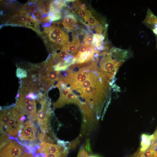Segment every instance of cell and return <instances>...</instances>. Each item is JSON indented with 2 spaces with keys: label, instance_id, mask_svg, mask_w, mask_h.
Wrapping results in <instances>:
<instances>
[{
  "label": "cell",
  "instance_id": "obj_1",
  "mask_svg": "<svg viewBox=\"0 0 157 157\" xmlns=\"http://www.w3.org/2000/svg\"><path fill=\"white\" fill-rule=\"evenodd\" d=\"M10 119L6 126L1 131L13 137H15L21 129L25 117L23 114L17 112L15 108L10 109Z\"/></svg>",
  "mask_w": 157,
  "mask_h": 157
},
{
  "label": "cell",
  "instance_id": "obj_2",
  "mask_svg": "<svg viewBox=\"0 0 157 157\" xmlns=\"http://www.w3.org/2000/svg\"><path fill=\"white\" fill-rule=\"evenodd\" d=\"M1 143L0 157H20L22 155V149L17 142L8 140Z\"/></svg>",
  "mask_w": 157,
  "mask_h": 157
},
{
  "label": "cell",
  "instance_id": "obj_3",
  "mask_svg": "<svg viewBox=\"0 0 157 157\" xmlns=\"http://www.w3.org/2000/svg\"><path fill=\"white\" fill-rule=\"evenodd\" d=\"M46 99L40 101L41 105V109L39 110L37 115V122L42 131L47 130L49 123L51 110L49 108V103H47Z\"/></svg>",
  "mask_w": 157,
  "mask_h": 157
},
{
  "label": "cell",
  "instance_id": "obj_4",
  "mask_svg": "<svg viewBox=\"0 0 157 157\" xmlns=\"http://www.w3.org/2000/svg\"><path fill=\"white\" fill-rule=\"evenodd\" d=\"M36 128L33 122L29 120L24 124L18 134L19 140L31 142L36 139Z\"/></svg>",
  "mask_w": 157,
  "mask_h": 157
},
{
  "label": "cell",
  "instance_id": "obj_5",
  "mask_svg": "<svg viewBox=\"0 0 157 157\" xmlns=\"http://www.w3.org/2000/svg\"><path fill=\"white\" fill-rule=\"evenodd\" d=\"M38 149L39 154H60L68 152V148L63 144H53L41 142Z\"/></svg>",
  "mask_w": 157,
  "mask_h": 157
},
{
  "label": "cell",
  "instance_id": "obj_6",
  "mask_svg": "<svg viewBox=\"0 0 157 157\" xmlns=\"http://www.w3.org/2000/svg\"><path fill=\"white\" fill-rule=\"evenodd\" d=\"M36 4L40 11L49 14L52 8L53 2L50 1H36Z\"/></svg>",
  "mask_w": 157,
  "mask_h": 157
},
{
  "label": "cell",
  "instance_id": "obj_7",
  "mask_svg": "<svg viewBox=\"0 0 157 157\" xmlns=\"http://www.w3.org/2000/svg\"><path fill=\"white\" fill-rule=\"evenodd\" d=\"M144 24L152 30L157 37V17L154 15L149 16L146 19Z\"/></svg>",
  "mask_w": 157,
  "mask_h": 157
},
{
  "label": "cell",
  "instance_id": "obj_8",
  "mask_svg": "<svg viewBox=\"0 0 157 157\" xmlns=\"http://www.w3.org/2000/svg\"><path fill=\"white\" fill-rule=\"evenodd\" d=\"M152 136L153 135H151L143 134L142 135L140 151H144L149 147L151 144Z\"/></svg>",
  "mask_w": 157,
  "mask_h": 157
},
{
  "label": "cell",
  "instance_id": "obj_9",
  "mask_svg": "<svg viewBox=\"0 0 157 157\" xmlns=\"http://www.w3.org/2000/svg\"><path fill=\"white\" fill-rule=\"evenodd\" d=\"M48 68V70L46 73V79L53 83L55 81L59 80L58 72L56 71L52 67Z\"/></svg>",
  "mask_w": 157,
  "mask_h": 157
},
{
  "label": "cell",
  "instance_id": "obj_10",
  "mask_svg": "<svg viewBox=\"0 0 157 157\" xmlns=\"http://www.w3.org/2000/svg\"><path fill=\"white\" fill-rule=\"evenodd\" d=\"M87 15V21L90 25L92 26L99 24V22L92 15L90 11L85 10Z\"/></svg>",
  "mask_w": 157,
  "mask_h": 157
},
{
  "label": "cell",
  "instance_id": "obj_11",
  "mask_svg": "<svg viewBox=\"0 0 157 157\" xmlns=\"http://www.w3.org/2000/svg\"><path fill=\"white\" fill-rule=\"evenodd\" d=\"M44 16H46L45 15H43L39 10H37L36 12L32 14V17L38 22L41 23L43 21Z\"/></svg>",
  "mask_w": 157,
  "mask_h": 157
},
{
  "label": "cell",
  "instance_id": "obj_12",
  "mask_svg": "<svg viewBox=\"0 0 157 157\" xmlns=\"http://www.w3.org/2000/svg\"><path fill=\"white\" fill-rule=\"evenodd\" d=\"M17 76L19 79L23 78L27 76V72L24 69L18 67L16 71Z\"/></svg>",
  "mask_w": 157,
  "mask_h": 157
},
{
  "label": "cell",
  "instance_id": "obj_13",
  "mask_svg": "<svg viewBox=\"0 0 157 157\" xmlns=\"http://www.w3.org/2000/svg\"><path fill=\"white\" fill-rule=\"evenodd\" d=\"M90 153L85 147H82L79 150L77 157H89Z\"/></svg>",
  "mask_w": 157,
  "mask_h": 157
},
{
  "label": "cell",
  "instance_id": "obj_14",
  "mask_svg": "<svg viewBox=\"0 0 157 157\" xmlns=\"http://www.w3.org/2000/svg\"><path fill=\"white\" fill-rule=\"evenodd\" d=\"M50 31L57 36H62L65 33L58 27H54L51 29Z\"/></svg>",
  "mask_w": 157,
  "mask_h": 157
},
{
  "label": "cell",
  "instance_id": "obj_15",
  "mask_svg": "<svg viewBox=\"0 0 157 157\" xmlns=\"http://www.w3.org/2000/svg\"><path fill=\"white\" fill-rule=\"evenodd\" d=\"M84 40L85 44L90 45L91 44H93V36L92 35H88L85 36Z\"/></svg>",
  "mask_w": 157,
  "mask_h": 157
},
{
  "label": "cell",
  "instance_id": "obj_16",
  "mask_svg": "<svg viewBox=\"0 0 157 157\" xmlns=\"http://www.w3.org/2000/svg\"><path fill=\"white\" fill-rule=\"evenodd\" d=\"M89 45L85 44H82L79 48L77 54L76 56H78L81 54L86 52Z\"/></svg>",
  "mask_w": 157,
  "mask_h": 157
},
{
  "label": "cell",
  "instance_id": "obj_17",
  "mask_svg": "<svg viewBox=\"0 0 157 157\" xmlns=\"http://www.w3.org/2000/svg\"><path fill=\"white\" fill-rule=\"evenodd\" d=\"M29 13H33L37 11V8L34 3H29Z\"/></svg>",
  "mask_w": 157,
  "mask_h": 157
},
{
  "label": "cell",
  "instance_id": "obj_18",
  "mask_svg": "<svg viewBox=\"0 0 157 157\" xmlns=\"http://www.w3.org/2000/svg\"><path fill=\"white\" fill-rule=\"evenodd\" d=\"M76 11L81 17L86 21H87V15L85 10H76Z\"/></svg>",
  "mask_w": 157,
  "mask_h": 157
},
{
  "label": "cell",
  "instance_id": "obj_19",
  "mask_svg": "<svg viewBox=\"0 0 157 157\" xmlns=\"http://www.w3.org/2000/svg\"><path fill=\"white\" fill-rule=\"evenodd\" d=\"M151 141L154 143L157 144V129L154 133L153 135V136L151 139Z\"/></svg>",
  "mask_w": 157,
  "mask_h": 157
},
{
  "label": "cell",
  "instance_id": "obj_20",
  "mask_svg": "<svg viewBox=\"0 0 157 157\" xmlns=\"http://www.w3.org/2000/svg\"><path fill=\"white\" fill-rule=\"evenodd\" d=\"M33 19V18L31 16H29L27 18V19L24 24V26H26L29 24L32 21Z\"/></svg>",
  "mask_w": 157,
  "mask_h": 157
},
{
  "label": "cell",
  "instance_id": "obj_21",
  "mask_svg": "<svg viewBox=\"0 0 157 157\" xmlns=\"http://www.w3.org/2000/svg\"><path fill=\"white\" fill-rule=\"evenodd\" d=\"M81 9L83 10H85L86 9V7L85 5L84 4H83L80 6Z\"/></svg>",
  "mask_w": 157,
  "mask_h": 157
},
{
  "label": "cell",
  "instance_id": "obj_22",
  "mask_svg": "<svg viewBox=\"0 0 157 157\" xmlns=\"http://www.w3.org/2000/svg\"><path fill=\"white\" fill-rule=\"evenodd\" d=\"M89 157H100L97 155H94L90 156Z\"/></svg>",
  "mask_w": 157,
  "mask_h": 157
},
{
  "label": "cell",
  "instance_id": "obj_23",
  "mask_svg": "<svg viewBox=\"0 0 157 157\" xmlns=\"http://www.w3.org/2000/svg\"><path fill=\"white\" fill-rule=\"evenodd\" d=\"M156 47H157V37L156 39Z\"/></svg>",
  "mask_w": 157,
  "mask_h": 157
},
{
  "label": "cell",
  "instance_id": "obj_24",
  "mask_svg": "<svg viewBox=\"0 0 157 157\" xmlns=\"http://www.w3.org/2000/svg\"><path fill=\"white\" fill-rule=\"evenodd\" d=\"M36 157H39L38 156H37Z\"/></svg>",
  "mask_w": 157,
  "mask_h": 157
}]
</instances>
